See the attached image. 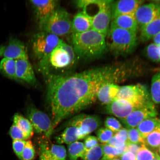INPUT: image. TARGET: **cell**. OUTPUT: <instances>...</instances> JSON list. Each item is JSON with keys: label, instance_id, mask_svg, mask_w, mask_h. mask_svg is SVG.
Returning <instances> with one entry per match:
<instances>
[{"label": "cell", "instance_id": "4316f807", "mask_svg": "<svg viewBox=\"0 0 160 160\" xmlns=\"http://www.w3.org/2000/svg\"><path fill=\"white\" fill-rule=\"evenodd\" d=\"M13 123L18 126L30 138L32 137L34 130L28 119L19 113H16L13 117Z\"/></svg>", "mask_w": 160, "mask_h": 160}, {"label": "cell", "instance_id": "60d3db41", "mask_svg": "<svg viewBox=\"0 0 160 160\" xmlns=\"http://www.w3.org/2000/svg\"><path fill=\"white\" fill-rule=\"evenodd\" d=\"M118 139L124 142L126 144L128 143V130L125 128L122 129L116 132L114 135Z\"/></svg>", "mask_w": 160, "mask_h": 160}, {"label": "cell", "instance_id": "c3c4849f", "mask_svg": "<svg viewBox=\"0 0 160 160\" xmlns=\"http://www.w3.org/2000/svg\"><path fill=\"white\" fill-rule=\"evenodd\" d=\"M155 154V156H156V157L158 158V160H160V156L158 154V153L157 152H156Z\"/></svg>", "mask_w": 160, "mask_h": 160}, {"label": "cell", "instance_id": "d6a6232c", "mask_svg": "<svg viewBox=\"0 0 160 160\" xmlns=\"http://www.w3.org/2000/svg\"><path fill=\"white\" fill-rule=\"evenodd\" d=\"M128 130V143L136 144L140 145H144V139L142 137L137 128H133Z\"/></svg>", "mask_w": 160, "mask_h": 160}, {"label": "cell", "instance_id": "1f68e13d", "mask_svg": "<svg viewBox=\"0 0 160 160\" xmlns=\"http://www.w3.org/2000/svg\"><path fill=\"white\" fill-rule=\"evenodd\" d=\"M155 157V153L144 145H142L136 155V160H153Z\"/></svg>", "mask_w": 160, "mask_h": 160}, {"label": "cell", "instance_id": "5bb4252c", "mask_svg": "<svg viewBox=\"0 0 160 160\" xmlns=\"http://www.w3.org/2000/svg\"><path fill=\"white\" fill-rule=\"evenodd\" d=\"M58 1L57 0L30 1L34 9L39 24L58 8Z\"/></svg>", "mask_w": 160, "mask_h": 160}, {"label": "cell", "instance_id": "b9f144b4", "mask_svg": "<svg viewBox=\"0 0 160 160\" xmlns=\"http://www.w3.org/2000/svg\"><path fill=\"white\" fill-rule=\"evenodd\" d=\"M107 144L112 146V147L118 148H121L124 147L125 146L127 145V144L125 143L124 142L118 139L114 136H113V137L112 138Z\"/></svg>", "mask_w": 160, "mask_h": 160}, {"label": "cell", "instance_id": "4dcf8cb0", "mask_svg": "<svg viewBox=\"0 0 160 160\" xmlns=\"http://www.w3.org/2000/svg\"><path fill=\"white\" fill-rule=\"evenodd\" d=\"M102 145L103 152V159L112 160L115 158L121 156V153L119 148L108 144H102Z\"/></svg>", "mask_w": 160, "mask_h": 160}, {"label": "cell", "instance_id": "f6af8a7d", "mask_svg": "<svg viewBox=\"0 0 160 160\" xmlns=\"http://www.w3.org/2000/svg\"><path fill=\"white\" fill-rule=\"evenodd\" d=\"M121 160H136V155L130 152H126L120 157Z\"/></svg>", "mask_w": 160, "mask_h": 160}, {"label": "cell", "instance_id": "d4e9b609", "mask_svg": "<svg viewBox=\"0 0 160 160\" xmlns=\"http://www.w3.org/2000/svg\"><path fill=\"white\" fill-rule=\"evenodd\" d=\"M0 72L9 78L18 80L16 76V61L3 58L0 62Z\"/></svg>", "mask_w": 160, "mask_h": 160}, {"label": "cell", "instance_id": "f5cc1de1", "mask_svg": "<svg viewBox=\"0 0 160 160\" xmlns=\"http://www.w3.org/2000/svg\"><path fill=\"white\" fill-rule=\"evenodd\" d=\"M158 49H159V53L160 55V45H158Z\"/></svg>", "mask_w": 160, "mask_h": 160}, {"label": "cell", "instance_id": "816d5d0a", "mask_svg": "<svg viewBox=\"0 0 160 160\" xmlns=\"http://www.w3.org/2000/svg\"><path fill=\"white\" fill-rule=\"evenodd\" d=\"M153 160H158V158L156 157V156H155V158L153 159Z\"/></svg>", "mask_w": 160, "mask_h": 160}, {"label": "cell", "instance_id": "e0dca14e", "mask_svg": "<svg viewBox=\"0 0 160 160\" xmlns=\"http://www.w3.org/2000/svg\"><path fill=\"white\" fill-rule=\"evenodd\" d=\"M16 76L18 80L32 85L37 82L34 72L28 59L16 60Z\"/></svg>", "mask_w": 160, "mask_h": 160}, {"label": "cell", "instance_id": "ab89813d", "mask_svg": "<svg viewBox=\"0 0 160 160\" xmlns=\"http://www.w3.org/2000/svg\"><path fill=\"white\" fill-rule=\"evenodd\" d=\"M99 140L97 137L89 135L85 139L84 145L87 151L99 144Z\"/></svg>", "mask_w": 160, "mask_h": 160}, {"label": "cell", "instance_id": "e575fe53", "mask_svg": "<svg viewBox=\"0 0 160 160\" xmlns=\"http://www.w3.org/2000/svg\"><path fill=\"white\" fill-rule=\"evenodd\" d=\"M35 151L32 142L30 140L26 141V143L22 154L21 160H33L35 157Z\"/></svg>", "mask_w": 160, "mask_h": 160}, {"label": "cell", "instance_id": "4fadbf2b", "mask_svg": "<svg viewBox=\"0 0 160 160\" xmlns=\"http://www.w3.org/2000/svg\"><path fill=\"white\" fill-rule=\"evenodd\" d=\"M4 58L15 60L28 59L27 48L22 42L17 39H10L5 48H3Z\"/></svg>", "mask_w": 160, "mask_h": 160}, {"label": "cell", "instance_id": "2e32d148", "mask_svg": "<svg viewBox=\"0 0 160 160\" xmlns=\"http://www.w3.org/2000/svg\"><path fill=\"white\" fill-rule=\"evenodd\" d=\"M136 109L128 101L116 99L106 107L108 113L115 116L120 120L125 118Z\"/></svg>", "mask_w": 160, "mask_h": 160}, {"label": "cell", "instance_id": "f546056e", "mask_svg": "<svg viewBox=\"0 0 160 160\" xmlns=\"http://www.w3.org/2000/svg\"><path fill=\"white\" fill-rule=\"evenodd\" d=\"M103 155L102 144H99L92 148L86 152L82 158L83 160H99Z\"/></svg>", "mask_w": 160, "mask_h": 160}, {"label": "cell", "instance_id": "ee69618b", "mask_svg": "<svg viewBox=\"0 0 160 160\" xmlns=\"http://www.w3.org/2000/svg\"><path fill=\"white\" fill-rule=\"evenodd\" d=\"M40 149V160H57L54 159L52 156L49 154L45 150L42 149Z\"/></svg>", "mask_w": 160, "mask_h": 160}, {"label": "cell", "instance_id": "d6986e66", "mask_svg": "<svg viewBox=\"0 0 160 160\" xmlns=\"http://www.w3.org/2000/svg\"><path fill=\"white\" fill-rule=\"evenodd\" d=\"M92 18L83 11L76 14L72 22V33H83L92 29Z\"/></svg>", "mask_w": 160, "mask_h": 160}, {"label": "cell", "instance_id": "74e56055", "mask_svg": "<svg viewBox=\"0 0 160 160\" xmlns=\"http://www.w3.org/2000/svg\"><path fill=\"white\" fill-rule=\"evenodd\" d=\"M146 53L150 59L155 62H160V55L158 46L152 43L148 46Z\"/></svg>", "mask_w": 160, "mask_h": 160}, {"label": "cell", "instance_id": "8fae6325", "mask_svg": "<svg viewBox=\"0 0 160 160\" xmlns=\"http://www.w3.org/2000/svg\"><path fill=\"white\" fill-rule=\"evenodd\" d=\"M111 1H104L98 12L92 18V29L107 37L111 22Z\"/></svg>", "mask_w": 160, "mask_h": 160}, {"label": "cell", "instance_id": "d590c367", "mask_svg": "<svg viewBox=\"0 0 160 160\" xmlns=\"http://www.w3.org/2000/svg\"><path fill=\"white\" fill-rule=\"evenodd\" d=\"M10 136L13 140H19L25 141L30 139L18 126L13 123L9 130Z\"/></svg>", "mask_w": 160, "mask_h": 160}, {"label": "cell", "instance_id": "ffe728a7", "mask_svg": "<svg viewBox=\"0 0 160 160\" xmlns=\"http://www.w3.org/2000/svg\"><path fill=\"white\" fill-rule=\"evenodd\" d=\"M120 87L113 83H106L100 88L97 99L102 104L108 105L116 99Z\"/></svg>", "mask_w": 160, "mask_h": 160}, {"label": "cell", "instance_id": "8d00e7d4", "mask_svg": "<svg viewBox=\"0 0 160 160\" xmlns=\"http://www.w3.org/2000/svg\"><path fill=\"white\" fill-rule=\"evenodd\" d=\"M104 123L106 128L115 133L122 128L119 121L112 117L106 118Z\"/></svg>", "mask_w": 160, "mask_h": 160}, {"label": "cell", "instance_id": "ac0fdd59", "mask_svg": "<svg viewBox=\"0 0 160 160\" xmlns=\"http://www.w3.org/2000/svg\"><path fill=\"white\" fill-rule=\"evenodd\" d=\"M43 137L39 139L40 149L45 150L56 160H66L67 152L64 146L54 144L50 141L49 138L44 136Z\"/></svg>", "mask_w": 160, "mask_h": 160}, {"label": "cell", "instance_id": "603a6c76", "mask_svg": "<svg viewBox=\"0 0 160 160\" xmlns=\"http://www.w3.org/2000/svg\"><path fill=\"white\" fill-rule=\"evenodd\" d=\"M56 142L59 144H69L79 140L78 131L77 128L68 126L62 133L55 138Z\"/></svg>", "mask_w": 160, "mask_h": 160}, {"label": "cell", "instance_id": "3957f363", "mask_svg": "<svg viewBox=\"0 0 160 160\" xmlns=\"http://www.w3.org/2000/svg\"><path fill=\"white\" fill-rule=\"evenodd\" d=\"M71 42L78 60L98 58L107 48L106 37L92 29L83 33L72 34Z\"/></svg>", "mask_w": 160, "mask_h": 160}, {"label": "cell", "instance_id": "83f0119b", "mask_svg": "<svg viewBox=\"0 0 160 160\" xmlns=\"http://www.w3.org/2000/svg\"><path fill=\"white\" fill-rule=\"evenodd\" d=\"M144 145L148 148L156 151L160 145V128L152 132L144 138Z\"/></svg>", "mask_w": 160, "mask_h": 160}, {"label": "cell", "instance_id": "f35d334b", "mask_svg": "<svg viewBox=\"0 0 160 160\" xmlns=\"http://www.w3.org/2000/svg\"><path fill=\"white\" fill-rule=\"evenodd\" d=\"M26 141L24 140H13L12 143L13 149L15 154L20 159H21L22 154L25 147Z\"/></svg>", "mask_w": 160, "mask_h": 160}, {"label": "cell", "instance_id": "f907efd6", "mask_svg": "<svg viewBox=\"0 0 160 160\" xmlns=\"http://www.w3.org/2000/svg\"><path fill=\"white\" fill-rule=\"evenodd\" d=\"M112 160H121V159L119 157H118L116 158H115L114 159H113Z\"/></svg>", "mask_w": 160, "mask_h": 160}, {"label": "cell", "instance_id": "9a60e30c", "mask_svg": "<svg viewBox=\"0 0 160 160\" xmlns=\"http://www.w3.org/2000/svg\"><path fill=\"white\" fill-rule=\"evenodd\" d=\"M143 2L139 0H121L112 3L111 21L119 16L134 14Z\"/></svg>", "mask_w": 160, "mask_h": 160}, {"label": "cell", "instance_id": "7402d4cb", "mask_svg": "<svg viewBox=\"0 0 160 160\" xmlns=\"http://www.w3.org/2000/svg\"><path fill=\"white\" fill-rule=\"evenodd\" d=\"M160 33V13L154 19L147 25L141 28L140 39L142 42H146L153 39Z\"/></svg>", "mask_w": 160, "mask_h": 160}, {"label": "cell", "instance_id": "52a82bcc", "mask_svg": "<svg viewBox=\"0 0 160 160\" xmlns=\"http://www.w3.org/2000/svg\"><path fill=\"white\" fill-rule=\"evenodd\" d=\"M116 99L128 101L137 109L151 102L147 88L140 84L120 87Z\"/></svg>", "mask_w": 160, "mask_h": 160}, {"label": "cell", "instance_id": "5b68a950", "mask_svg": "<svg viewBox=\"0 0 160 160\" xmlns=\"http://www.w3.org/2000/svg\"><path fill=\"white\" fill-rule=\"evenodd\" d=\"M72 21L68 13L58 8L39 24L41 31L47 32L60 37L72 35Z\"/></svg>", "mask_w": 160, "mask_h": 160}, {"label": "cell", "instance_id": "7bdbcfd3", "mask_svg": "<svg viewBox=\"0 0 160 160\" xmlns=\"http://www.w3.org/2000/svg\"><path fill=\"white\" fill-rule=\"evenodd\" d=\"M142 145L136 144L128 143L127 144V152H130L136 155Z\"/></svg>", "mask_w": 160, "mask_h": 160}, {"label": "cell", "instance_id": "44dd1931", "mask_svg": "<svg viewBox=\"0 0 160 160\" xmlns=\"http://www.w3.org/2000/svg\"><path fill=\"white\" fill-rule=\"evenodd\" d=\"M138 27L134 14L119 16L112 20L110 27L128 30L137 33Z\"/></svg>", "mask_w": 160, "mask_h": 160}, {"label": "cell", "instance_id": "8992f818", "mask_svg": "<svg viewBox=\"0 0 160 160\" xmlns=\"http://www.w3.org/2000/svg\"><path fill=\"white\" fill-rule=\"evenodd\" d=\"M62 41L52 34L40 31L34 35L32 39L33 54L38 59L41 60L51 53Z\"/></svg>", "mask_w": 160, "mask_h": 160}, {"label": "cell", "instance_id": "30bf717a", "mask_svg": "<svg viewBox=\"0 0 160 160\" xmlns=\"http://www.w3.org/2000/svg\"><path fill=\"white\" fill-rule=\"evenodd\" d=\"M157 109L152 102H150L141 107L138 108L124 119L120 120L127 129L137 128L140 123L149 118L156 117Z\"/></svg>", "mask_w": 160, "mask_h": 160}, {"label": "cell", "instance_id": "277c9868", "mask_svg": "<svg viewBox=\"0 0 160 160\" xmlns=\"http://www.w3.org/2000/svg\"><path fill=\"white\" fill-rule=\"evenodd\" d=\"M109 48L116 55L129 54L137 45V33L119 28L110 27L108 33Z\"/></svg>", "mask_w": 160, "mask_h": 160}, {"label": "cell", "instance_id": "9c48e42d", "mask_svg": "<svg viewBox=\"0 0 160 160\" xmlns=\"http://www.w3.org/2000/svg\"><path fill=\"white\" fill-rule=\"evenodd\" d=\"M101 124V120L98 116L80 114L70 120L68 126L77 128L80 140L85 139L98 128Z\"/></svg>", "mask_w": 160, "mask_h": 160}, {"label": "cell", "instance_id": "7c38bea8", "mask_svg": "<svg viewBox=\"0 0 160 160\" xmlns=\"http://www.w3.org/2000/svg\"><path fill=\"white\" fill-rule=\"evenodd\" d=\"M160 13V2H153L140 5L134 15L138 26L141 28L152 21Z\"/></svg>", "mask_w": 160, "mask_h": 160}, {"label": "cell", "instance_id": "7dc6e473", "mask_svg": "<svg viewBox=\"0 0 160 160\" xmlns=\"http://www.w3.org/2000/svg\"><path fill=\"white\" fill-rule=\"evenodd\" d=\"M3 48H0V57L2 55Z\"/></svg>", "mask_w": 160, "mask_h": 160}, {"label": "cell", "instance_id": "484cf974", "mask_svg": "<svg viewBox=\"0 0 160 160\" xmlns=\"http://www.w3.org/2000/svg\"><path fill=\"white\" fill-rule=\"evenodd\" d=\"M68 154L70 160L82 158L87 150L83 143L78 141L73 142L68 146Z\"/></svg>", "mask_w": 160, "mask_h": 160}, {"label": "cell", "instance_id": "ba28073f", "mask_svg": "<svg viewBox=\"0 0 160 160\" xmlns=\"http://www.w3.org/2000/svg\"><path fill=\"white\" fill-rule=\"evenodd\" d=\"M27 113L28 118L35 132L50 138L54 128L49 116L32 106L28 108Z\"/></svg>", "mask_w": 160, "mask_h": 160}, {"label": "cell", "instance_id": "cb8c5ba5", "mask_svg": "<svg viewBox=\"0 0 160 160\" xmlns=\"http://www.w3.org/2000/svg\"><path fill=\"white\" fill-rule=\"evenodd\" d=\"M159 128L160 119L156 117L144 120L136 128L144 139L149 133Z\"/></svg>", "mask_w": 160, "mask_h": 160}, {"label": "cell", "instance_id": "6da1fadb", "mask_svg": "<svg viewBox=\"0 0 160 160\" xmlns=\"http://www.w3.org/2000/svg\"><path fill=\"white\" fill-rule=\"evenodd\" d=\"M115 76V67L109 66L46 77L47 100L54 128L66 118L94 103L100 88L114 83Z\"/></svg>", "mask_w": 160, "mask_h": 160}, {"label": "cell", "instance_id": "7a4b0ae2", "mask_svg": "<svg viewBox=\"0 0 160 160\" xmlns=\"http://www.w3.org/2000/svg\"><path fill=\"white\" fill-rule=\"evenodd\" d=\"M78 59L72 47L62 41L51 53L39 60V71L46 78L72 73Z\"/></svg>", "mask_w": 160, "mask_h": 160}, {"label": "cell", "instance_id": "f1b7e54d", "mask_svg": "<svg viewBox=\"0 0 160 160\" xmlns=\"http://www.w3.org/2000/svg\"><path fill=\"white\" fill-rule=\"evenodd\" d=\"M151 94L153 102L160 103V71L154 75L152 78Z\"/></svg>", "mask_w": 160, "mask_h": 160}, {"label": "cell", "instance_id": "836d02e7", "mask_svg": "<svg viewBox=\"0 0 160 160\" xmlns=\"http://www.w3.org/2000/svg\"><path fill=\"white\" fill-rule=\"evenodd\" d=\"M97 138L99 141L102 144H107L114 136L113 132L107 128H102L97 132Z\"/></svg>", "mask_w": 160, "mask_h": 160}, {"label": "cell", "instance_id": "bcb514c9", "mask_svg": "<svg viewBox=\"0 0 160 160\" xmlns=\"http://www.w3.org/2000/svg\"><path fill=\"white\" fill-rule=\"evenodd\" d=\"M153 43L157 45H160V33L158 34L153 38Z\"/></svg>", "mask_w": 160, "mask_h": 160}, {"label": "cell", "instance_id": "db71d44e", "mask_svg": "<svg viewBox=\"0 0 160 160\" xmlns=\"http://www.w3.org/2000/svg\"><path fill=\"white\" fill-rule=\"evenodd\" d=\"M101 160H109V159H104L102 158Z\"/></svg>", "mask_w": 160, "mask_h": 160}, {"label": "cell", "instance_id": "681fc988", "mask_svg": "<svg viewBox=\"0 0 160 160\" xmlns=\"http://www.w3.org/2000/svg\"><path fill=\"white\" fill-rule=\"evenodd\" d=\"M158 152H157L158 154L160 156V145L159 146L158 148Z\"/></svg>", "mask_w": 160, "mask_h": 160}]
</instances>
